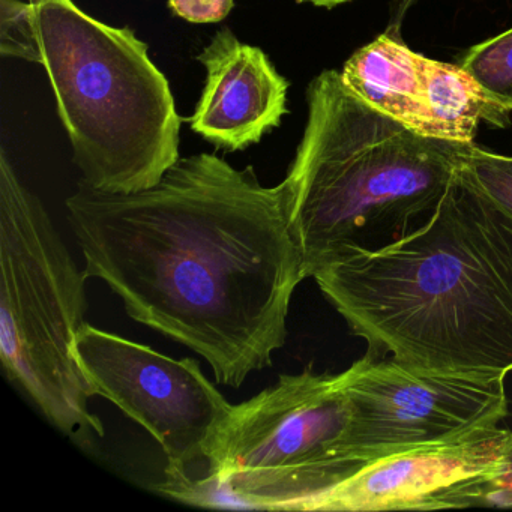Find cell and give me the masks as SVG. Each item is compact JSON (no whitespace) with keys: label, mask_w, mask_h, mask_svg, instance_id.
<instances>
[{"label":"cell","mask_w":512,"mask_h":512,"mask_svg":"<svg viewBox=\"0 0 512 512\" xmlns=\"http://www.w3.org/2000/svg\"><path fill=\"white\" fill-rule=\"evenodd\" d=\"M421 0H391V7H389V22L385 34L391 37L401 38V29H403L404 20H406L409 11L415 7Z\"/></svg>","instance_id":"ac0fdd59"},{"label":"cell","mask_w":512,"mask_h":512,"mask_svg":"<svg viewBox=\"0 0 512 512\" xmlns=\"http://www.w3.org/2000/svg\"><path fill=\"white\" fill-rule=\"evenodd\" d=\"M169 7L175 16L205 25L226 19L232 11L233 0H169Z\"/></svg>","instance_id":"2e32d148"},{"label":"cell","mask_w":512,"mask_h":512,"mask_svg":"<svg viewBox=\"0 0 512 512\" xmlns=\"http://www.w3.org/2000/svg\"><path fill=\"white\" fill-rule=\"evenodd\" d=\"M76 355L95 395L112 401L160 443L167 479L158 490L191 502L208 479L212 448L233 404L196 359L170 358L89 323L77 334Z\"/></svg>","instance_id":"52a82bcc"},{"label":"cell","mask_w":512,"mask_h":512,"mask_svg":"<svg viewBox=\"0 0 512 512\" xmlns=\"http://www.w3.org/2000/svg\"><path fill=\"white\" fill-rule=\"evenodd\" d=\"M349 397L341 374H281L250 400L233 404L209 458L205 485L242 508L305 511L367 464L349 451Z\"/></svg>","instance_id":"8992f818"},{"label":"cell","mask_w":512,"mask_h":512,"mask_svg":"<svg viewBox=\"0 0 512 512\" xmlns=\"http://www.w3.org/2000/svg\"><path fill=\"white\" fill-rule=\"evenodd\" d=\"M368 355L424 370L512 371V218L460 175L418 229L313 275Z\"/></svg>","instance_id":"7a4b0ae2"},{"label":"cell","mask_w":512,"mask_h":512,"mask_svg":"<svg viewBox=\"0 0 512 512\" xmlns=\"http://www.w3.org/2000/svg\"><path fill=\"white\" fill-rule=\"evenodd\" d=\"M38 61L82 172L103 193L148 190L179 160L181 116L169 80L131 28L106 25L73 0H28Z\"/></svg>","instance_id":"277c9868"},{"label":"cell","mask_w":512,"mask_h":512,"mask_svg":"<svg viewBox=\"0 0 512 512\" xmlns=\"http://www.w3.org/2000/svg\"><path fill=\"white\" fill-rule=\"evenodd\" d=\"M461 178L512 218V157L470 143Z\"/></svg>","instance_id":"5bb4252c"},{"label":"cell","mask_w":512,"mask_h":512,"mask_svg":"<svg viewBox=\"0 0 512 512\" xmlns=\"http://www.w3.org/2000/svg\"><path fill=\"white\" fill-rule=\"evenodd\" d=\"M197 61L205 67L206 82L190 118L194 133L217 148L242 151L280 125L289 83L263 50L224 28Z\"/></svg>","instance_id":"30bf717a"},{"label":"cell","mask_w":512,"mask_h":512,"mask_svg":"<svg viewBox=\"0 0 512 512\" xmlns=\"http://www.w3.org/2000/svg\"><path fill=\"white\" fill-rule=\"evenodd\" d=\"M479 505L512 506V442L506 451L502 470L482 485Z\"/></svg>","instance_id":"e0dca14e"},{"label":"cell","mask_w":512,"mask_h":512,"mask_svg":"<svg viewBox=\"0 0 512 512\" xmlns=\"http://www.w3.org/2000/svg\"><path fill=\"white\" fill-rule=\"evenodd\" d=\"M427 137L473 143L481 121L502 125L508 113L490 100L461 65L425 58Z\"/></svg>","instance_id":"7c38bea8"},{"label":"cell","mask_w":512,"mask_h":512,"mask_svg":"<svg viewBox=\"0 0 512 512\" xmlns=\"http://www.w3.org/2000/svg\"><path fill=\"white\" fill-rule=\"evenodd\" d=\"M299 2H304V4H311L314 5V7L319 8H335L338 7V5L352 2V0H299Z\"/></svg>","instance_id":"d6986e66"},{"label":"cell","mask_w":512,"mask_h":512,"mask_svg":"<svg viewBox=\"0 0 512 512\" xmlns=\"http://www.w3.org/2000/svg\"><path fill=\"white\" fill-rule=\"evenodd\" d=\"M512 431L485 428L371 461L305 511H401L479 506L482 485L502 470Z\"/></svg>","instance_id":"9c48e42d"},{"label":"cell","mask_w":512,"mask_h":512,"mask_svg":"<svg viewBox=\"0 0 512 512\" xmlns=\"http://www.w3.org/2000/svg\"><path fill=\"white\" fill-rule=\"evenodd\" d=\"M304 136L284 182L305 277L340 254L418 229L463 169L470 143L422 136L322 71L307 89Z\"/></svg>","instance_id":"3957f363"},{"label":"cell","mask_w":512,"mask_h":512,"mask_svg":"<svg viewBox=\"0 0 512 512\" xmlns=\"http://www.w3.org/2000/svg\"><path fill=\"white\" fill-rule=\"evenodd\" d=\"M424 67V56L383 32L353 53L340 74L344 86L362 103L427 136Z\"/></svg>","instance_id":"8fae6325"},{"label":"cell","mask_w":512,"mask_h":512,"mask_svg":"<svg viewBox=\"0 0 512 512\" xmlns=\"http://www.w3.org/2000/svg\"><path fill=\"white\" fill-rule=\"evenodd\" d=\"M0 52L37 64V28L29 2L0 0Z\"/></svg>","instance_id":"9a60e30c"},{"label":"cell","mask_w":512,"mask_h":512,"mask_svg":"<svg viewBox=\"0 0 512 512\" xmlns=\"http://www.w3.org/2000/svg\"><path fill=\"white\" fill-rule=\"evenodd\" d=\"M461 67L503 112H512V29L472 47Z\"/></svg>","instance_id":"4fadbf2b"},{"label":"cell","mask_w":512,"mask_h":512,"mask_svg":"<svg viewBox=\"0 0 512 512\" xmlns=\"http://www.w3.org/2000/svg\"><path fill=\"white\" fill-rule=\"evenodd\" d=\"M65 206L86 277L131 319L203 356L220 385L271 367L307 278L286 182L263 187L253 167L203 152L139 193L80 182Z\"/></svg>","instance_id":"6da1fadb"},{"label":"cell","mask_w":512,"mask_h":512,"mask_svg":"<svg viewBox=\"0 0 512 512\" xmlns=\"http://www.w3.org/2000/svg\"><path fill=\"white\" fill-rule=\"evenodd\" d=\"M340 374L352 410L347 445L364 464L499 427L508 416L505 371L424 370L367 353Z\"/></svg>","instance_id":"ba28073f"},{"label":"cell","mask_w":512,"mask_h":512,"mask_svg":"<svg viewBox=\"0 0 512 512\" xmlns=\"http://www.w3.org/2000/svg\"><path fill=\"white\" fill-rule=\"evenodd\" d=\"M80 271L40 197L0 154V359L40 412L82 446L104 436L95 397L77 361L88 311Z\"/></svg>","instance_id":"5b68a950"}]
</instances>
